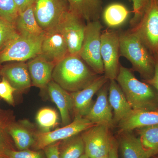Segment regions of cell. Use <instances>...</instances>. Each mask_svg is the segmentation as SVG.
<instances>
[{"label":"cell","mask_w":158,"mask_h":158,"mask_svg":"<svg viewBox=\"0 0 158 158\" xmlns=\"http://www.w3.org/2000/svg\"><path fill=\"white\" fill-rule=\"evenodd\" d=\"M79 56L68 55L57 63L52 80L68 92H76L90 85L98 76Z\"/></svg>","instance_id":"cell-1"},{"label":"cell","mask_w":158,"mask_h":158,"mask_svg":"<svg viewBox=\"0 0 158 158\" xmlns=\"http://www.w3.org/2000/svg\"><path fill=\"white\" fill-rule=\"evenodd\" d=\"M116 80L133 110H158L157 91L136 78L129 69L120 65Z\"/></svg>","instance_id":"cell-2"},{"label":"cell","mask_w":158,"mask_h":158,"mask_svg":"<svg viewBox=\"0 0 158 158\" xmlns=\"http://www.w3.org/2000/svg\"><path fill=\"white\" fill-rule=\"evenodd\" d=\"M120 55L127 59L133 69L145 81L152 79L155 71V59L139 37L131 31L119 34Z\"/></svg>","instance_id":"cell-3"},{"label":"cell","mask_w":158,"mask_h":158,"mask_svg":"<svg viewBox=\"0 0 158 158\" xmlns=\"http://www.w3.org/2000/svg\"><path fill=\"white\" fill-rule=\"evenodd\" d=\"M102 26L99 21L86 24L85 38L79 56L97 75L104 73L101 55Z\"/></svg>","instance_id":"cell-4"},{"label":"cell","mask_w":158,"mask_h":158,"mask_svg":"<svg viewBox=\"0 0 158 158\" xmlns=\"http://www.w3.org/2000/svg\"><path fill=\"white\" fill-rule=\"evenodd\" d=\"M44 34L37 37L19 35L0 52V64L11 61L24 62L39 56Z\"/></svg>","instance_id":"cell-5"},{"label":"cell","mask_w":158,"mask_h":158,"mask_svg":"<svg viewBox=\"0 0 158 158\" xmlns=\"http://www.w3.org/2000/svg\"><path fill=\"white\" fill-rule=\"evenodd\" d=\"M131 31L139 37L149 51L158 53V2L151 0L140 21Z\"/></svg>","instance_id":"cell-6"},{"label":"cell","mask_w":158,"mask_h":158,"mask_svg":"<svg viewBox=\"0 0 158 158\" xmlns=\"http://www.w3.org/2000/svg\"><path fill=\"white\" fill-rule=\"evenodd\" d=\"M110 128L106 125H95L82 133L85 154L88 158H98L109 155L113 138Z\"/></svg>","instance_id":"cell-7"},{"label":"cell","mask_w":158,"mask_h":158,"mask_svg":"<svg viewBox=\"0 0 158 158\" xmlns=\"http://www.w3.org/2000/svg\"><path fill=\"white\" fill-rule=\"evenodd\" d=\"M101 55L104 76L109 80H116L120 65L119 34L117 31L110 29L102 31Z\"/></svg>","instance_id":"cell-8"},{"label":"cell","mask_w":158,"mask_h":158,"mask_svg":"<svg viewBox=\"0 0 158 158\" xmlns=\"http://www.w3.org/2000/svg\"><path fill=\"white\" fill-rule=\"evenodd\" d=\"M85 22L68 10L56 26L66 40L69 55L79 56L85 38Z\"/></svg>","instance_id":"cell-9"},{"label":"cell","mask_w":158,"mask_h":158,"mask_svg":"<svg viewBox=\"0 0 158 158\" xmlns=\"http://www.w3.org/2000/svg\"><path fill=\"white\" fill-rule=\"evenodd\" d=\"M94 125L85 117L76 116L73 121L65 126L55 131L37 133L34 145L37 150L44 149L51 144L79 135Z\"/></svg>","instance_id":"cell-10"},{"label":"cell","mask_w":158,"mask_h":158,"mask_svg":"<svg viewBox=\"0 0 158 158\" xmlns=\"http://www.w3.org/2000/svg\"><path fill=\"white\" fill-rule=\"evenodd\" d=\"M34 10L40 27L46 31L58 25L69 8L65 0H36Z\"/></svg>","instance_id":"cell-11"},{"label":"cell","mask_w":158,"mask_h":158,"mask_svg":"<svg viewBox=\"0 0 158 158\" xmlns=\"http://www.w3.org/2000/svg\"><path fill=\"white\" fill-rule=\"evenodd\" d=\"M68 55L67 42L58 28L44 31L39 56L56 64Z\"/></svg>","instance_id":"cell-12"},{"label":"cell","mask_w":158,"mask_h":158,"mask_svg":"<svg viewBox=\"0 0 158 158\" xmlns=\"http://www.w3.org/2000/svg\"><path fill=\"white\" fill-rule=\"evenodd\" d=\"M109 80L103 76H98L92 83L79 91L70 93L73 100V111L75 116L85 117L93 106V98Z\"/></svg>","instance_id":"cell-13"},{"label":"cell","mask_w":158,"mask_h":158,"mask_svg":"<svg viewBox=\"0 0 158 158\" xmlns=\"http://www.w3.org/2000/svg\"><path fill=\"white\" fill-rule=\"evenodd\" d=\"M107 84L98 92L96 101L93 104L88 114L85 116L95 125L105 124L110 128L114 125L112 108L108 99V88Z\"/></svg>","instance_id":"cell-14"},{"label":"cell","mask_w":158,"mask_h":158,"mask_svg":"<svg viewBox=\"0 0 158 158\" xmlns=\"http://www.w3.org/2000/svg\"><path fill=\"white\" fill-rule=\"evenodd\" d=\"M6 128L19 150L29 149L35 144L37 133L28 122L11 120L6 125Z\"/></svg>","instance_id":"cell-15"},{"label":"cell","mask_w":158,"mask_h":158,"mask_svg":"<svg viewBox=\"0 0 158 158\" xmlns=\"http://www.w3.org/2000/svg\"><path fill=\"white\" fill-rule=\"evenodd\" d=\"M0 74L9 82L16 91L22 92L31 86L32 82L27 64L24 62L5 65L1 69Z\"/></svg>","instance_id":"cell-16"},{"label":"cell","mask_w":158,"mask_h":158,"mask_svg":"<svg viewBox=\"0 0 158 158\" xmlns=\"http://www.w3.org/2000/svg\"><path fill=\"white\" fill-rule=\"evenodd\" d=\"M27 64L33 85L41 89L47 88L52 79L56 64L38 56L30 60Z\"/></svg>","instance_id":"cell-17"},{"label":"cell","mask_w":158,"mask_h":158,"mask_svg":"<svg viewBox=\"0 0 158 158\" xmlns=\"http://www.w3.org/2000/svg\"><path fill=\"white\" fill-rule=\"evenodd\" d=\"M118 124L120 133L131 131L138 128L158 124V110H133Z\"/></svg>","instance_id":"cell-18"},{"label":"cell","mask_w":158,"mask_h":158,"mask_svg":"<svg viewBox=\"0 0 158 158\" xmlns=\"http://www.w3.org/2000/svg\"><path fill=\"white\" fill-rule=\"evenodd\" d=\"M108 99L114 112V124L117 123L133 110L116 80H109Z\"/></svg>","instance_id":"cell-19"},{"label":"cell","mask_w":158,"mask_h":158,"mask_svg":"<svg viewBox=\"0 0 158 158\" xmlns=\"http://www.w3.org/2000/svg\"><path fill=\"white\" fill-rule=\"evenodd\" d=\"M51 99L56 105L61 115L62 125L70 123V113L73 111V100L70 93L52 80L47 87Z\"/></svg>","instance_id":"cell-20"},{"label":"cell","mask_w":158,"mask_h":158,"mask_svg":"<svg viewBox=\"0 0 158 158\" xmlns=\"http://www.w3.org/2000/svg\"><path fill=\"white\" fill-rule=\"evenodd\" d=\"M69 10L88 23L99 20L102 13L101 0H65Z\"/></svg>","instance_id":"cell-21"},{"label":"cell","mask_w":158,"mask_h":158,"mask_svg":"<svg viewBox=\"0 0 158 158\" xmlns=\"http://www.w3.org/2000/svg\"><path fill=\"white\" fill-rule=\"evenodd\" d=\"M14 25L18 33L23 36L37 37L44 33L35 18L34 6L20 12Z\"/></svg>","instance_id":"cell-22"},{"label":"cell","mask_w":158,"mask_h":158,"mask_svg":"<svg viewBox=\"0 0 158 158\" xmlns=\"http://www.w3.org/2000/svg\"><path fill=\"white\" fill-rule=\"evenodd\" d=\"M122 133L118 141L122 158H150L142 147L138 137L131 131Z\"/></svg>","instance_id":"cell-23"},{"label":"cell","mask_w":158,"mask_h":158,"mask_svg":"<svg viewBox=\"0 0 158 158\" xmlns=\"http://www.w3.org/2000/svg\"><path fill=\"white\" fill-rule=\"evenodd\" d=\"M130 11L124 5L120 3L110 4L102 12L104 22L108 27H118L123 25L129 16Z\"/></svg>","instance_id":"cell-24"},{"label":"cell","mask_w":158,"mask_h":158,"mask_svg":"<svg viewBox=\"0 0 158 158\" xmlns=\"http://www.w3.org/2000/svg\"><path fill=\"white\" fill-rule=\"evenodd\" d=\"M136 130L141 145L150 157L158 155V124Z\"/></svg>","instance_id":"cell-25"},{"label":"cell","mask_w":158,"mask_h":158,"mask_svg":"<svg viewBox=\"0 0 158 158\" xmlns=\"http://www.w3.org/2000/svg\"><path fill=\"white\" fill-rule=\"evenodd\" d=\"M59 158H80L85 153L81 135H77L63 140L59 145Z\"/></svg>","instance_id":"cell-26"},{"label":"cell","mask_w":158,"mask_h":158,"mask_svg":"<svg viewBox=\"0 0 158 158\" xmlns=\"http://www.w3.org/2000/svg\"><path fill=\"white\" fill-rule=\"evenodd\" d=\"M36 119L43 132H47L57 125L59 117L56 111L54 109L44 108L37 112Z\"/></svg>","instance_id":"cell-27"},{"label":"cell","mask_w":158,"mask_h":158,"mask_svg":"<svg viewBox=\"0 0 158 158\" xmlns=\"http://www.w3.org/2000/svg\"><path fill=\"white\" fill-rule=\"evenodd\" d=\"M19 35L14 24L0 17V52Z\"/></svg>","instance_id":"cell-28"},{"label":"cell","mask_w":158,"mask_h":158,"mask_svg":"<svg viewBox=\"0 0 158 158\" xmlns=\"http://www.w3.org/2000/svg\"><path fill=\"white\" fill-rule=\"evenodd\" d=\"M19 14L14 0H0V17L15 24Z\"/></svg>","instance_id":"cell-29"},{"label":"cell","mask_w":158,"mask_h":158,"mask_svg":"<svg viewBox=\"0 0 158 158\" xmlns=\"http://www.w3.org/2000/svg\"><path fill=\"white\" fill-rule=\"evenodd\" d=\"M45 154L41 151H36L29 149L16 151L8 149L5 153L7 158H45Z\"/></svg>","instance_id":"cell-30"},{"label":"cell","mask_w":158,"mask_h":158,"mask_svg":"<svg viewBox=\"0 0 158 158\" xmlns=\"http://www.w3.org/2000/svg\"><path fill=\"white\" fill-rule=\"evenodd\" d=\"M133 6L134 17L131 21V26L134 27L140 21L151 0H131Z\"/></svg>","instance_id":"cell-31"},{"label":"cell","mask_w":158,"mask_h":158,"mask_svg":"<svg viewBox=\"0 0 158 158\" xmlns=\"http://www.w3.org/2000/svg\"><path fill=\"white\" fill-rule=\"evenodd\" d=\"M16 90L5 78L2 77L0 81V98L3 99L9 104H14L13 94Z\"/></svg>","instance_id":"cell-32"},{"label":"cell","mask_w":158,"mask_h":158,"mask_svg":"<svg viewBox=\"0 0 158 158\" xmlns=\"http://www.w3.org/2000/svg\"><path fill=\"white\" fill-rule=\"evenodd\" d=\"M8 123H0V157H5L6 151L8 149H13L10 136L6 128V125Z\"/></svg>","instance_id":"cell-33"},{"label":"cell","mask_w":158,"mask_h":158,"mask_svg":"<svg viewBox=\"0 0 158 158\" xmlns=\"http://www.w3.org/2000/svg\"><path fill=\"white\" fill-rule=\"evenodd\" d=\"M60 142L48 145L44 149L46 158H59V145Z\"/></svg>","instance_id":"cell-34"},{"label":"cell","mask_w":158,"mask_h":158,"mask_svg":"<svg viewBox=\"0 0 158 158\" xmlns=\"http://www.w3.org/2000/svg\"><path fill=\"white\" fill-rule=\"evenodd\" d=\"M155 71L153 76L146 83L155 88L158 94V53L156 54L155 56Z\"/></svg>","instance_id":"cell-35"},{"label":"cell","mask_w":158,"mask_h":158,"mask_svg":"<svg viewBox=\"0 0 158 158\" xmlns=\"http://www.w3.org/2000/svg\"><path fill=\"white\" fill-rule=\"evenodd\" d=\"M36 0H14L19 13L34 6Z\"/></svg>","instance_id":"cell-36"},{"label":"cell","mask_w":158,"mask_h":158,"mask_svg":"<svg viewBox=\"0 0 158 158\" xmlns=\"http://www.w3.org/2000/svg\"><path fill=\"white\" fill-rule=\"evenodd\" d=\"M108 155L109 158H119L118 142L114 138H113L112 145Z\"/></svg>","instance_id":"cell-37"},{"label":"cell","mask_w":158,"mask_h":158,"mask_svg":"<svg viewBox=\"0 0 158 158\" xmlns=\"http://www.w3.org/2000/svg\"><path fill=\"white\" fill-rule=\"evenodd\" d=\"M10 121L11 120L9 119V118L4 115H2L0 113V123H7Z\"/></svg>","instance_id":"cell-38"},{"label":"cell","mask_w":158,"mask_h":158,"mask_svg":"<svg viewBox=\"0 0 158 158\" xmlns=\"http://www.w3.org/2000/svg\"><path fill=\"white\" fill-rule=\"evenodd\" d=\"M80 158H89L88 157V156L86 155L85 154H84L83 155L81 156V157Z\"/></svg>","instance_id":"cell-39"},{"label":"cell","mask_w":158,"mask_h":158,"mask_svg":"<svg viewBox=\"0 0 158 158\" xmlns=\"http://www.w3.org/2000/svg\"><path fill=\"white\" fill-rule=\"evenodd\" d=\"M108 156H109L107 155V156H105L102 157H100V158H108Z\"/></svg>","instance_id":"cell-40"},{"label":"cell","mask_w":158,"mask_h":158,"mask_svg":"<svg viewBox=\"0 0 158 158\" xmlns=\"http://www.w3.org/2000/svg\"><path fill=\"white\" fill-rule=\"evenodd\" d=\"M151 158H158V155L154 156H152V157Z\"/></svg>","instance_id":"cell-41"},{"label":"cell","mask_w":158,"mask_h":158,"mask_svg":"<svg viewBox=\"0 0 158 158\" xmlns=\"http://www.w3.org/2000/svg\"><path fill=\"white\" fill-rule=\"evenodd\" d=\"M0 158H6V157H5V156H2V157H0Z\"/></svg>","instance_id":"cell-42"},{"label":"cell","mask_w":158,"mask_h":158,"mask_svg":"<svg viewBox=\"0 0 158 158\" xmlns=\"http://www.w3.org/2000/svg\"><path fill=\"white\" fill-rule=\"evenodd\" d=\"M0 70H1V68H0ZM0 76H1V74H0Z\"/></svg>","instance_id":"cell-43"},{"label":"cell","mask_w":158,"mask_h":158,"mask_svg":"<svg viewBox=\"0 0 158 158\" xmlns=\"http://www.w3.org/2000/svg\"><path fill=\"white\" fill-rule=\"evenodd\" d=\"M108 156H109V155H108ZM108 158H109V156H108Z\"/></svg>","instance_id":"cell-44"},{"label":"cell","mask_w":158,"mask_h":158,"mask_svg":"<svg viewBox=\"0 0 158 158\" xmlns=\"http://www.w3.org/2000/svg\"><path fill=\"white\" fill-rule=\"evenodd\" d=\"M157 1H158V0H157Z\"/></svg>","instance_id":"cell-45"}]
</instances>
